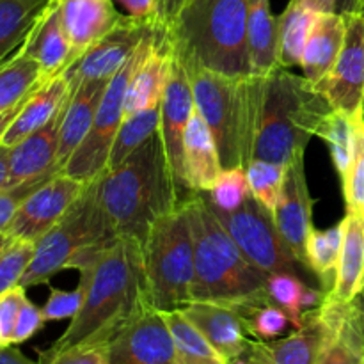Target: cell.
Segmentation results:
<instances>
[{"label": "cell", "mask_w": 364, "mask_h": 364, "mask_svg": "<svg viewBox=\"0 0 364 364\" xmlns=\"http://www.w3.org/2000/svg\"><path fill=\"white\" fill-rule=\"evenodd\" d=\"M66 105L68 102L45 127L32 132L23 141L11 148L7 188L60 171L57 166V149H59V132Z\"/></svg>", "instance_id": "cell-20"}, {"label": "cell", "mask_w": 364, "mask_h": 364, "mask_svg": "<svg viewBox=\"0 0 364 364\" xmlns=\"http://www.w3.org/2000/svg\"><path fill=\"white\" fill-rule=\"evenodd\" d=\"M333 110L326 96L306 77L276 68L267 75L256 134L255 159L288 166L304 156L323 117Z\"/></svg>", "instance_id": "cell-5"}, {"label": "cell", "mask_w": 364, "mask_h": 364, "mask_svg": "<svg viewBox=\"0 0 364 364\" xmlns=\"http://www.w3.org/2000/svg\"><path fill=\"white\" fill-rule=\"evenodd\" d=\"M183 171L192 192H208L223 171L219 149L208 124L194 109L183 135Z\"/></svg>", "instance_id": "cell-23"}, {"label": "cell", "mask_w": 364, "mask_h": 364, "mask_svg": "<svg viewBox=\"0 0 364 364\" xmlns=\"http://www.w3.org/2000/svg\"><path fill=\"white\" fill-rule=\"evenodd\" d=\"M247 46L252 75L267 77L277 63V16L270 9V0H249Z\"/></svg>", "instance_id": "cell-29"}, {"label": "cell", "mask_w": 364, "mask_h": 364, "mask_svg": "<svg viewBox=\"0 0 364 364\" xmlns=\"http://www.w3.org/2000/svg\"><path fill=\"white\" fill-rule=\"evenodd\" d=\"M343 223V249L329 295L336 301L352 302L364 294V217L347 213Z\"/></svg>", "instance_id": "cell-28"}, {"label": "cell", "mask_w": 364, "mask_h": 364, "mask_svg": "<svg viewBox=\"0 0 364 364\" xmlns=\"http://www.w3.org/2000/svg\"><path fill=\"white\" fill-rule=\"evenodd\" d=\"M233 309L238 313L245 331L252 340H277V338H283L288 333V329H295L294 322L287 315V311L274 304L270 297L244 302V304L235 306Z\"/></svg>", "instance_id": "cell-36"}, {"label": "cell", "mask_w": 364, "mask_h": 364, "mask_svg": "<svg viewBox=\"0 0 364 364\" xmlns=\"http://www.w3.org/2000/svg\"><path fill=\"white\" fill-rule=\"evenodd\" d=\"M194 242V301L235 308L269 297L267 274L259 272L238 249L203 192L183 201Z\"/></svg>", "instance_id": "cell-4"}, {"label": "cell", "mask_w": 364, "mask_h": 364, "mask_svg": "<svg viewBox=\"0 0 364 364\" xmlns=\"http://www.w3.org/2000/svg\"><path fill=\"white\" fill-rule=\"evenodd\" d=\"M60 171L55 173H48L45 176L34 178V180H28L25 183L16 185V187H9L6 191L0 192V233L6 231V228L9 226V223L13 220V217L16 215L18 208L21 206V203L36 191V188L41 187L45 181H48L50 178H53L55 174H59Z\"/></svg>", "instance_id": "cell-44"}, {"label": "cell", "mask_w": 364, "mask_h": 364, "mask_svg": "<svg viewBox=\"0 0 364 364\" xmlns=\"http://www.w3.org/2000/svg\"><path fill=\"white\" fill-rule=\"evenodd\" d=\"M188 0H156L159 4V18L164 27L171 28L176 21L178 14L181 13Z\"/></svg>", "instance_id": "cell-49"}, {"label": "cell", "mask_w": 364, "mask_h": 364, "mask_svg": "<svg viewBox=\"0 0 364 364\" xmlns=\"http://www.w3.org/2000/svg\"><path fill=\"white\" fill-rule=\"evenodd\" d=\"M87 183L59 173L36 188L18 208L4 233L18 240L38 242L48 233L80 198Z\"/></svg>", "instance_id": "cell-15"}, {"label": "cell", "mask_w": 364, "mask_h": 364, "mask_svg": "<svg viewBox=\"0 0 364 364\" xmlns=\"http://www.w3.org/2000/svg\"><path fill=\"white\" fill-rule=\"evenodd\" d=\"M206 194H208L206 199L210 201L212 208L220 210V212H235L244 206V203L252 196L247 173L244 167L223 169L213 187Z\"/></svg>", "instance_id": "cell-40"}, {"label": "cell", "mask_w": 364, "mask_h": 364, "mask_svg": "<svg viewBox=\"0 0 364 364\" xmlns=\"http://www.w3.org/2000/svg\"><path fill=\"white\" fill-rule=\"evenodd\" d=\"M34 242L11 238L9 245L0 256V295L20 284L21 276L34 256Z\"/></svg>", "instance_id": "cell-42"}, {"label": "cell", "mask_w": 364, "mask_h": 364, "mask_svg": "<svg viewBox=\"0 0 364 364\" xmlns=\"http://www.w3.org/2000/svg\"><path fill=\"white\" fill-rule=\"evenodd\" d=\"M359 0H336L334 4V13L338 14H350L358 13Z\"/></svg>", "instance_id": "cell-54"}, {"label": "cell", "mask_w": 364, "mask_h": 364, "mask_svg": "<svg viewBox=\"0 0 364 364\" xmlns=\"http://www.w3.org/2000/svg\"><path fill=\"white\" fill-rule=\"evenodd\" d=\"M345 223L341 220L329 230L313 228L306 242V263L309 270L320 279L322 290L329 294L336 281L338 265H340L341 249H343Z\"/></svg>", "instance_id": "cell-34"}, {"label": "cell", "mask_w": 364, "mask_h": 364, "mask_svg": "<svg viewBox=\"0 0 364 364\" xmlns=\"http://www.w3.org/2000/svg\"><path fill=\"white\" fill-rule=\"evenodd\" d=\"M114 4L123 16L139 21L160 23L156 0H114Z\"/></svg>", "instance_id": "cell-48"}, {"label": "cell", "mask_w": 364, "mask_h": 364, "mask_svg": "<svg viewBox=\"0 0 364 364\" xmlns=\"http://www.w3.org/2000/svg\"><path fill=\"white\" fill-rule=\"evenodd\" d=\"M100 196L112 237L134 238L141 247L153 224L183 205L160 132L119 166L103 171Z\"/></svg>", "instance_id": "cell-2"}, {"label": "cell", "mask_w": 364, "mask_h": 364, "mask_svg": "<svg viewBox=\"0 0 364 364\" xmlns=\"http://www.w3.org/2000/svg\"><path fill=\"white\" fill-rule=\"evenodd\" d=\"M326 338L327 320L322 308H316L288 336L270 341L252 340L237 364H318Z\"/></svg>", "instance_id": "cell-16"}, {"label": "cell", "mask_w": 364, "mask_h": 364, "mask_svg": "<svg viewBox=\"0 0 364 364\" xmlns=\"http://www.w3.org/2000/svg\"><path fill=\"white\" fill-rule=\"evenodd\" d=\"M39 364H109L105 347H75L55 355H39Z\"/></svg>", "instance_id": "cell-47"}, {"label": "cell", "mask_w": 364, "mask_h": 364, "mask_svg": "<svg viewBox=\"0 0 364 364\" xmlns=\"http://www.w3.org/2000/svg\"><path fill=\"white\" fill-rule=\"evenodd\" d=\"M162 23L153 21H139L132 18H123L114 31L91 46L82 57H78L66 71L64 78L70 84V92L84 82L109 80L119 71V68L130 59L137 46L144 41L146 36L151 34Z\"/></svg>", "instance_id": "cell-14"}, {"label": "cell", "mask_w": 364, "mask_h": 364, "mask_svg": "<svg viewBox=\"0 0 364 364\" xmlns=\"http://www.w3.org/2000/svg\"><path fill=\"white\" fill-rule=\"evenodd\" d=\"M194 109V92H192L187 68L173 45L169 78H167L162 103H160V135H162L173 176L185 199L194 194L187 187L183 171V135Z\"/></svg>", "instance_id": "cell-13"}, {"label": "cell", "mask_w": 364, "mask_h": 364, "mask_svg": "<svg viewBox=\"0 0 364 364\" xmlns=\"http://www.w3.org/2000/svg\"><path fill=\"white\" fill-rule=\"evenodd\" d=\"M345 18V39L331 73L315 85L331 107L350 117H359L364 102V16L359 13Z\"/></svg>", "instance_id": "cell-12"}, {"label": "cell", "mask_w": 364, "mask_h": 364, "mask_svg": "<svg viewBox=\"0 0 364 364\" xmlns=\"http://www.w3.org/2000/svg\"><path fill=\"white\" fill-rule=\"evenodd\" d=\"M171 60H173V39L169 28H166L132 75L127 100H124V117L162 103L164 89L169 78Z\"/></svg>", "instance_id": "cell-22"}, {"label": "cell", "mask_w": 364, "mask_h": 364, "mask_svg": "<svg viewBox=\"0 0 364 364\" xmlns=\"http://www.w3.org/2000/svg\"><path fill=\"white\" fill-rule=\"evenodd\" d=\"M146 301L159 311L194 301V242L183 206L160 217L142 244Z\"/></svg>", "instance_id": "cell-7"}, {"label": "cell", "mask_w": 364, "mask_h": 364, "mask_svg": "<svg viewBox=\"0 0 364 364\" xmlns=\"http://www.w3.org/2000/svg\"><path fill=\"white\" fill-rule=\"evenodd\" d=\"M70 269L80 272L84 302L63 336L41 355L75 347H105L110 338L146 304L142 247L134 238H114L84 251Z\"/></svg>", "instance_id": "cell-1"}, {"label": "cell", "mask_w": 364, "mask_h": 364, "mask_svg": "<svg viewBox=\"0 0 364 364\" xmlns=\"http://www.w3.org/2000/svg\"><path fill=\"white\" fill-rule=\"evenodd\" d=\"M320 308L327 338L318 364H364V309L358 299L341 302L327 294Z\"/></svg>", "instance_id": "cell-18"}, {"label": "cell", "mask_w": 364, "mask_h": 364, "mask_svg": "<svg viewBox=\"0 0 364 364\" xmlns=\"http://www.w3.org/2000/svg\"><path fill=\"white\" fill-rule=\"evenodd\" d=\"M109 364H180L164 313L142 304L105 345Z\"/></svg>", "instance_id": "cell-11"}, {"label": "cell", "mask_w": 364, "mask_h": 364, "mask_svg": "<svg viewBox=\"0 0 364 364\" xmlns=\"http://www.w3.org/2000/svg\"><path fill=\"white\" fill-rule=\"evenodd\" d=\"M318 137H322L329 144L331 159L343 181L352 164V155H354V117L333 109L323 117Z\"/></svg>", "instance_id": "cell-38"}, {"label": "cell", "mask_w": 364, "mask_h": 364, "mask_svg": "<svg viewBox=\"0 0 364 364\" xmlns=\"http://www.w3.org/2000/svg\"><path fill=\"white\" fill-rule=\"evenodd\" d=\"M160 132V105L149 107L137 114L127 116L117 130L110 149L107 169L117 167L128 159L137 148Z\"/></svg>", "instance_id": "cell-37"}, {"label": "cell", "mask_w": 364, "mask_h": 364, "mask_svg": "<svg viewBox=\"0 0 364 364\" xmlns=\"http://www.w3.org/2000/svg\"><path fill=\"white\" fill-rule=\"evenodd\" d=\"M100 176L89 181L63 219L36 242L34 256L20 279V287L25 290L48 283L53 274L70 269L71 262L84 251L114 240L103 212Z\"/></svg>", "instance_id": "cell-8"}, {"label": "cell", "mask_w": 364, "mask_h": 364, "mask_svg": "<svg viewBox=\"0 0 364 364\" xmlns=\"http://www.w3.org/2000/svg\"><path fill=\"white\" fill-rule=\"evenodd\" d=\"M212 210L231 235L242 255L259 272L267 276L274 272H295L299 276L302 272H311L281 237L272 213L255 196H251L244 206L235 212Z\"/></svg>", "instance_id": "cell-10"}, {"label": "cell", "mask_w": 364, "mask_h": 364, "mask_svg": "<svg viewBox=\"0 0 364 364\" xmlns=\"http://www.w3.org/2000/svg\"><path fill=\"white\" fill-rule=\"evenodd\" d=\"M53 0H0V63L21 48Z\"/></svg>", "instance_id": "cell-31"}, {"label": "cell", "mask_w": 364, "mask_h": 364, "mask_svg": "<svg viewBox=\"0 0 364 364\" xmlns=\"http://www.w3.org/2000/svg\"><path fill=\"white\" fill-rule=\"evenodd\" d=\"M46 323L45 316H43L41 308L31 302L28 299H25L23 304L20 308V315H18L16 327H14L13 334V345L25 343V341L31 340L34 334H38L43 329V326Z\"/></svg>", "instance_id": "cell-46"}, {"label": "cell", "mask_w": 364, "mask_h": 364, "mask_svg": "<svg viewBox=\"0 0 364 364\" xmlns=\"http://www.w3.org/2000/svg\"><path fill=\"white\" fill-rule=\"evenodd\" d=\"M345 39V18L338 13H318L302 53L301 68L313 85H318L336 64Z\"/></svg>", "instance_id": "cell-26"}, {"label": "cell", "mask_w": 364, "mask_h": 364, "mask_svg": "<svg viewBox=\"0 0 364 364\" xmlns=\"http://www.w3.org/2000/svg\"><path fill=\"white\" fill-rule=\"evenodd\" d=\"M60 18L75 60L123 21L114 0H59Z\"/></svg>", "instance_id": "cell-21"}, {"label": "cell", "mask_w": 364, "mask_h": 364, "mask_svg": "<svg viewBox=\"0 0 364 364\" xmlns=\"http://www.w3.org/2000/svg\"><path fill=\"white\" fill-rule=\"evenodd\" d=\"M343 185L347 213L364 217V119L354 117V155Z\"/></svg>", "instance_id": "cell-41"}, {"label": "cell", "mask_w": 364, "mask_h": 364, "mask_svg": "<svg viewBox=\"0 0 364 364\" xmlns=\"http://www.w3.org/2000/svg\"><path fill=\"white\" fill-rule=\"evenodd\" d=\"M109 80L84 82L70 92V100H68L66 112H64L59 132V149H57L59 169L66 166L71 155L87 137Z\"/></svg>", "instance_id": "cell-25"}, {"label": "cell", "mask_w": 364, "mask_h": 364, "mask_svg": "<svg viewBox=\"0 0 364 364\" xmlns=\"http://www.w3.org/2000/svg\"><path fill=\"white\" fill-rule=\"evenodd\" d=\"M52 80V78H50ZM48 82L38 60L32 59L23 48L13 57L0 63V114L13 109Z\"/></svg>", "instance_id": "cell-32"}, {"label": "cell", "mask_w": 364, "mask_h": 364, "mask_svg": "<svg viewBox=\"0 0 364 364\" xmlns=\"http://www.w3.org/2000/svg\"><path fill=\"white\" fill-rule=\"evenodd\" d=\"M68 98H70V84L64 78V75H59V77L45 82L41 87H38L28 96L25 105L21 107L20 114L14 117L11 127L7 128L2 144L13 148L14 144L23 141L32 132L45 127L63 109Z\"/></svg>", "instance_id": "cell-27"}, {"label": "cell", "mask_w": 364, "mask_h": 364, "mask_svg": "<svg viewBox=\"0 0 364 364\" xmlns=\"http://www.w3.org/2000/svg\"><path fill=\"white\" fill-rule=\"evenodd\" d=\"M315 11L290 0L283 14L277 16V63L281 68L301 66L306 41L316 20Z\"/></svg>", "instance_id": "cell-33"}, {"label": "cell", "mask_w": 364, "mask_h": 364, "mask_svg": "<svg viewBox=\"0 0 364 364\" xmlns=\"http://www.w3.org/2000/svg\"><path fill=\"white\" fill-rule=\"evenodd\" d=\"M27 100L28 98H25L23 102L18 103L16 107H13V109H9V110H6V112H4V114H0V144H2V139H4V135H6L7 128L11 127V123H13V121H14V117H16L18 114H20L21 107L25 105V102H27Z\"/></svg>", "instance_id": "cell-52"}, {"label": "cell", "mask_w": 364, "mask_h": 364, "mask_svg": "<svg viewBox=\"0 0 364 364\" xmlns=\"http://www.w3.org/2000/svg\"><path fill=\"white\" fill-rule=\"evenodd\" d=\"M21 48L38 60L46 80L63 75L75 63L73 48L63 27L59 0H53Z\"/></svg>", "instance_id": "cell-24"}, {"label": "cell", "mask_w": 364, "mask_h": 364, "mask_svg": "<svg viewBox=\"0 0 364 364\" xmlns=\"http://www.w3.org/2000/svg\"><path fill=\"white\" fill-rule=\"evenodd\" d=\"M287 167L281 164L265 162V160L255 159L247 167L249 187H251L252 196L269 210L274 215L277 205L281 201V194L284 188V180H287Z\"/></svg>", "instance_id": "cell-39"}, {"label": "cell", "mask_w": 364, "mask_h": 364, "mask_svg": "<svg viewBox=\"0 0 364 364\" xmlns=\"http://www.w3.org/2000/svg\"><path fill=\"white\" fill-rule=\"evenodd\" d=\"M180 57L191 78L196 109L215 139L223 169H245L255 160L267 77H228L181 53Z\"/></svg>", "instance_id": "cell-3"}, {"label": "cell", "mask_w": 364, "mask_h": 364, "mask_svg": "<svg viewBox=\"0 0 364 364\" xmlns=\"http://www.w3.org/2000/svg\"><path fill=\"white\" fill-rule=\"evenodd\" d=\"M185 316L201 331L228 364H237L247 352L252 338L245 331L238 313L230 306L206 301H192L181 309Z\"/></svg>", "instance_id": "cell-19"}, {"label": "cell", "mask_w": 364, "mask_h": 364, "mask_svg": "<svg viewBox=\"0 0 364 364\" xmlns=\"http://www.w3.org/2000/svg\"><path fill=\"white\" fill-rule=\"evenodd\" d=\"M249 0H188L169 28L181 55L228 77L252 75L247 46Z\"/></svg>", "instance_id": "cell-6"}, {"label": "cell", "mask_w": 364, "mask_h": 364, "mask_svg": "<svg viewBox=\"0 0 364 364\" xmlns=\"http://www.w3.org/2000/svg\"><path fill=\"white\" fill-rule=\"evenodd\" d=\"M267 294L274 304L287 311L294 322L295 329L304 323V318L316 308H320L326 299L322 288H313L302 281L295 272H274L267 276Z\"/></svg>", "instance_id": "cell-30"}, {"label": "cell", "mask_w": 364, "mask_h": 364, "mask_svg": "<svg viewBox=\"0 0 364 364\" xmlns=\"http://www.w3.org/2000/svg\"><path fill=\"white\" fill-rule=\"evenodd\" d=\"M9 146L0 144V192L7 188V178H9Z\"/></svg>", "instance_id": "cell-51"}, {"label": "cell", "mask_w": 364, "mask_h": 364, "mask_svg": "<svg viewBox=\"0 0 364 364\" xmlns=\"http://www.w3.org/2000/svg\"><path fill=\"white\" fill-rule=\"evenodd\" d=\"M295 2L302 4V6L315 11V13H334L336 0H295Z\"/></svg>", "instance_id": "cell-53"}, {"label": "cell", "mask_w": 364, "mask_h": 364, "mask_svg": "<svg viewBox=\"0 0 364 364\" xmlns=\"http://www.w3.org/2000/svg\"><path fill=\"white\" fill-rule=\"evenodd\" d=\"M166 28L167 27L160 25L151 34L146 36L144 41L130 55V59L110 78L105 87V92L102 96V102L98 105V110H96L95 121H92V127L89 130L87 137L82 141V144L71 155V159L60 169V173L89 183V181L96 180L107 169V162H109L114 139H116L117 130H119L121 123L124 119V100H127V91L128 85H130L132 75L135 73V70L142 63L146 53L149 52L153 43L159 39V36Z\"/></svg>", "instance_id": "cell-9"}, {"label": "cell", "mask_w": 364, "mask_h": 364, "mask_svg": "<svg viewBox=\"0 0 364 364\" xmlns=\"http://www.w3.org/2000/svg\"><path fill=\"white\" fill-rule=\"evenodd\" d=\"M171 334L174 338L180 364H228L226 359L217 352V348L206 340L201 331L181 313L176 311L164 313Z\"/></svg>", "instance_id": "cell-35"}, {"label": "cell", "mask_w": 364, "mask_h": 364, "mask_svg": "<svg viewBox=\"0 0 364 364\" xmlns=\"http://www.w3.org/2000/svg\"><path fill=\"white\" fill-rule=\"evenodd\" d=\"M274 223L295 256L308 267L306 242L313 230V199L306 181L304 156H297L288 164L283 194L274 212Z\"/></svg>", "instance_id": "cell-17"}, {"label": "cell", "mask_w": 364, "mask_h": 364, "mask_svg": "<svg viewBox=\"0 0 364 364\" xmlns=\"http://www.w3.org/2000/svg\"><path fill=\"white\" fill-rule=\"evenodd\" d=\"M359 14H363V16H364V9H363L361 13H359ZM361 117L364 119V102H363V112H361Z\"/></svg>", "instance_id": "cell-56"}, {"label": "cell", "mask_w": 364, "mask_h": 364, "mask_svg": "<svg viewBox=\"0 0 364 364\" xmlns=\"http://www.w3.org/2000/svg\"><path fill=\"white\" fill-rule=\"evenodd\" d=\"M0 364H39V361H31L20 348H16V345H9L0 348Z\"/></svg>", "instance_id": "cell-50"}, {"label": "cell", "mask_w": 364, "mask_h": 364, "mask_svg": "<svg viewBox=\"0 0 364 364\" xmlns=\"http://www.w3.org/2000/svg\"><path fill=\"white\" fill-rule=\"evenodd\" d=\"M84 302V290L78 284L75 290H57L50 288V295L45 306L41 308L43 316L46 322H57V320H73L78 315Z\"/></svg>", "instance_id": "cell-43"}, {"label": "cell", "mask_w": 364, "mask_h": 364, "mask_svg": "<svg viewBox=\"0 0 364 364\" xmlns=\"http://www.w3.org/2000/svg\"><path fill=\"white\" fill-rule=\"evenodd\" d=\"M9 242H11V238L7 237L6 233H0V256H2V252L6 251V247L9 245Z\"/></svg>", "instance_id": "cell-55"}, {"label": "cell", "mask_w": 364, "mask_h": 364, "mask_svg": "<svg viewBox=\"0 0 364 364\" xmlns=\"http://www.w3.org/2000/svg\"><path fill=\"white\" fill-rule=\"evenodd\" d=\"M25 299V288L20 284L0 295V348L13 345L14 327Z\"/></svg>", "instance_id": "cell-45"}]
</instances>
